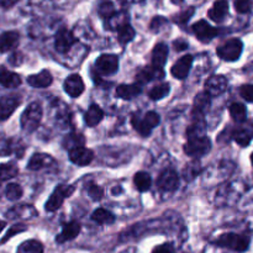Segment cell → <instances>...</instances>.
Instances as JSON below:
<instances>
[{
    "mask_svg": "<svg viewBox=\"0 0 253 253\" xmlns=\"http://www.w3.org/2000/svg\"><path fill=\"white\" fill-rule=\"evenodd\" d=\"M42 120V106L39 103H31L22 113L20 124L25 132L31 133L37 130Z\"/></svg>",
    "mask_w": 253,
    "mask_h": 253,
    "instance_id": "1",
    "label": "cell"
},
{
    "mask_svg": "<svg viewBox=\"0 0 253 253\" xmlns=\"http://www.w3.org/2000/svg\"><path fill=\"white\" fill-rule=\"evenodd\" d=\"M215 245L224 249L232 250L236 252H245L250 246V239L245 235L239 234H222L215 240Z\"/></svg>",
    "mask_w": 253,
    "mask_h": 253,
    "instance_id": "2",
    "label": "cell"
},
{
    "mask_svg": "<svg viewBox=\"0 0 253 253\" xmlns=\"http://www.w3.org/2000/svg\"><path fill=\"white\" fill-rule=\"evenodd\" d=\"M161 123V118L157 113L155 111H150V113L146 114L143 118H140L138 115H132L131 119V124H132L133 128L140 133L143 137H147L151 135L152 130L155 127H157Z\"/></svg>",
    "mask_w": 253,
    "mask_h": 253,
    "instance_id": "3",
    "label": "cell"
},
{
    "mask_svg": "<svg viewBox=\"0 0 253 253\" xmlns=\"http://www.w3.org/2000/svg\"><path fill=\"white\" fill-rule=\"evenodd\" d=\"M244 43L240 39H231L217 48V56L226 62H235L241 57Z\"/></svg>",
    "mask_w": 253,
    "mask_h": 253,
    "instance_id": "4",
    "label": "cell"
},
{
    "mask_svg": "<svg viewBox=\"0 0 253 253\" xmlns=\"http://www.w3.org/2000/svg\"><path fill=\"white\" fill-rule=\"evenodd\" d=\"M210 150H211V141L207 136L188 138V142L184 146V152L190 157H200L210 152Z\"/></svg>",
    "mask_w": 253,
    "mask_h": 253,
    "instance_id": "5",
    "label": "cell"
},
{
    "mask_svg": "<svg viewBox=\"0 0 253 253\" xmlns=\"http://www.w3.org/2000/svg\"><path fill=\"white\" fill-rule=\"evenodd\" d=\"M74 192V187H67V185H57L56 189L53 190V193L51 194V197L48 198V200L44 204V209L46 211L53 212L56 210H58L62 207L64 200L67 198H69L72 195V193Z\"/></svg>",
    "mask_w": 253,
    "mask_h": 253,
    "instance_id": "6",
    "label": "cell"
},
{
    "mask_svg": "<svg viewBox=\"0 0 253 253\" xmlns=\"http://www.w3.org/2000/svg\"><path fill=\"white\" fill-rule=\"evenodd\" d=\"M96 71L104 76H111L119 69V57L115 54H101L95 62Z\"/></svg>",
    "mask_w": 253,
    "mask_h": 253,
    "instance_id": "7",
    "label": "cell"
},
{
    "mask_svg": "<svg viewBox=\"0 0 253 253\" xmlns=\"http://www.w3.org/2000/svg\"><path fill=\"white\" fill-rule=\"evenodd\" d=\"M178 185H179V177L177 172L170 168L163 170L157 179V187L162 192H174Z\"/></svg>",
    "mask_w": 253,
    "mask_h": 253,
    "instance_id": "8",
    "label": "cell"
},
{
    "mask_svg": "<svg viewBox=\"0 0 253 253\" xmlns=\"http://www.w3.org/2000/svg\"><path fill=\"white\" fill-rule=\"evenodd\" d=\"M21 104L20 95H6L0 98V123L7 120Z\"/></svg>",
    "mask_w": 253,
    "mask_h": 253,
    "instance_id": "9",
    "label": "cell"
},
{
    "mask_svg": "<svg viewBox=\"0 0 253 253\" xmlns=\"http://www.w3.org/2000/svg\"><path fill=\"white\" fill-rule=\"evenodd\" d=\"M76 42L77 39L69 30L62 29L57 32L56 40H54V47H56V51L59 52V53H66Z\"/></svg>",
    "mask_w": 253,
    "mask_h": 253,
    "instance_id": "10",
    "label": "cell"
},
{
    "mask_svg": "<svg viewBox=\"0 0 253 253\" xmlns=\"http://www.w3.org/2000/svg\"><path fill=\"white\" fill-rule=\"evenodd\" d=\"M193 32H194L195 36H197L202 42H209L211 41L215 36H217L219 30L212 27L210 24H208L205 20H200V21L195 22V24L193 25Z\"/></svg>",
    "mask_w": 253,
    "mask_h": 253,
    "instance_id": "11",
    "label": "cell"
},
{
    "mask_svg": "<svg viewBox=\"0 0 253 253\" xmlns=\"http://www.w3.org/2000/svg\"><path fill=\"white\" fill-rule=\"evenodd\" d=\"M227 84L229 82L225 76H211L205 83V91L210 96H217L226 90Z\"/></svg>",
    "mask_w": 253,
    "mask_h": 253,
    "instance_id": "12",
    "label": "cell"
},
{
    "mask_svg": "<svg viewBox=\"0 0 253 253\" xmlns=\"http://www.w3.org/2000/svg\"><path fill=\"white\" fill-rule=\"evenodd\" d=\"M64 91L72 98H78L84 91V82L79 74H71L68 78L64 81L63 84Z\"/></svg>",
    "mask_w": 253,
    "mask_h": 253,
    "instance_id": "13",
    "label": "cell"
},
{
    "mask_svg": "<svg viewBox=\"0 0 253 253\" xmlns=\"http://www.w3.org/2000/svg\"><path fill=\"white\" fill-rule=\"evenodd\" d=\"M69 160L77 166H88L94 160V153L89 148L81 146L69 151Z\"/></svg>",
    "mask_w": 253,
    "mask_h": 253,
    "instance_id": "14",
    "label": "cell"
},
{
    "mask_svg": "<svg viewBox=\"0 0 253 253\" xmlns=\"http://www.w3.org/2000/svg\"><path fill=\"white\" fill-rule=\"evenodd\" d=\"M192 64L193 56L185 54V56H183L182 58H179L174 64H173L172 69H170V73H172V76L177 79L187 78V76L190 72V68H192Z\"/></svg>",
    "mask_w": 253,
    "mask_h": 253,
    "instance_id": "15",
    "label": "cell"
},
{
    "mask_svg": "<svg viewBox=\"0 0 253 253\" xmlns=\"http://www.w3.org/2000/svg\"><path fill=\"white\" fill-rule=\"evenodd\" d=\"M81 224L78 221L67 222L62 227L61 234L57 235L56 242L57 244H64L67 241H72V240H74L78 236L79 232H81Z\"/></svg>",
    "mask_w": 253,
    "mask_h": 253,
    "instance_id": "16",
    "label": "cell"
},
{
    "mask_svg": "<svg viewBox=\"0 0 253 253\" xmlns=\"http://www.w3.org/2000/svg\"><path fill=\"white\" fill-rule=\"evenodd\" d=\"M163 77H165L163 69L151 66L141 69L136 76V79H137L138 83H148V82L155 81V79H162Z\"/></svg>",
    "mask_w": 253,
    "mask_h": 253,
    "instance_id": "17",
    "label": "cell"
},
{
    "mask_svg": "<svg viewBox=\"0 0 253 253\" xmlns=\"http://www.w3.org/2000/svg\"><path fill=\"white\" fill-rule=\"evenodd\" d=\"M227 14H229V4H227L226 0H217L208 12L210 19L215 22L224 21Z\"/></svg>",
    "mask_w": 253,
    "mask_h": 253,
    "instance_id": "18",
    "label": "cell"
},
{
    "mask_svg": "<svg viewBox=\"0 0 253 253\" xmlns=\"http://www.w3.org/2000/svg\"><path fill=\"white\" fill-rule=\"evenodd\" d=\"M19 41L20 35L16 31L4 32L0 35V52L5 53V52L11 51L19 44Z\"/></svg>",
    "mask_w": 253,
    "mask_h": 253,
    "instance_id": "19",
    "label": "cell"
},
{
    "mask_svg": "<svg viewBox=\"0 0 253 253\" xmlns=\"http://www.w3.org/2000/svg\"><path fill=\"white\" fill-rule=\"evenodd\" d=\"M0 84L5 88H17L21 84V78L15 72L9 71L5 67H0Z\"/></svg>",
    "mask_w": 253,
    "mask_h": 253,
    "instance_id": "20",
    "label": "cell"
},
{
    "mask_svg": "<svg viewBox=\"0 0 253 253\" xmlns=\"http://www.w3.org/2000/svg\"><path fill=\"white\" fill-rule=\"evenodd\" d=\"M52 82H53L52 74L48 71H46V69L40 72V73L34 74V76H30L27 78V83L32 88H47V86L51 85Z\"/></svg>",
    "mask_w": 253,
    "mask_h": 253,
    "instance_id": "21",
    "label": "cell"
},
{
    "mask_svg": "<svg viewBox=\"0 0 253 253\" xmlns=\"http://www.w3.org/2000/svg\"><path fill=\"white\" fill-rule=\"evenodd\" d=\"M142 93V88L140 84H121L116 88V95L125 100H131Z\"/></svg>",
    "mask_w": 253,
    "mask_h": 253,
    "instance_id": "22",
    "label": "cell"
},
{
    "mask_svg": "<svg viewBox=\"0 0 253 253\" xmlns=\"http://www.w3.org/2000/svg\"><path fill=\"white\" fill-rule=\"evenodd\" d=\"M232 138L242 147H246L251 143L253 138V128L250 126H240L232 131Z\"/></svg>",
    "mask_w": 253,
    "mask_h": 253,
    "instance_id": "23",
    "label": "cell"
},
{
    "mask_svg": "<svg viewBox=\"0 0 253 253\" xmlns=\"http://www.w3.org/2000/svg\"><path fill=\"white\" fill-rule=\"evenodd\" d=\"M53 163L51 156L46 155V153H35L31 158H30L29 163H27V168L30 170H40L42 168H47Z\"/></svg>",
    "mask_w": 253,
    "mask_h": 253,
    "instance_id": "24",
    "label": "cell"
},
{
    "mask_svg": "<svg viewBox=\"0 0 253 253\" xmlns=\"http://www.w3.org/2000/svg\"><path fill=\"white\" fill-rule=\"evenodd\" d=\"M168 57V47L166 43H157L152 51V66L163 69Z\"/></svg>",
    "mask_w": 253,
    "mask_h": 253,
    "instance_id": "25",
    "label": "cell"
},
{
    "mask_svg": "<svg viewBox=\"0 0 253 253\" xmlns=\"http://www.w3.org/2000/svg\"><path fill=\"white\" fill-rule=\"evenodd\" d=\"M104 118V111L101 110V108L99 105H90V108L86 110L85 115H84V121H85L86 125L89 127H94V126L98 125Z\"/></svg>",
    "mask_w": 253,
    "mask_h": 253,
    "instance_id": "26",
    "label": "cell"
},
{
    "mask_svg": "<svg viewBox=\"0 0 253 253\" xmlns=\"http://www.w3.org/2000/svg\"><path fill=\"white\" fill-rule=\"evenodd\" d=\"M210 103H211V96L207 93V91H203L199 93L195 96L194 100V114H200V115H204L205 111L209 109Z\"/></svg>",
    "mask_w": 253,
    "mask_h": 253,
    "instance_id": "27",
    "label": "cell"
},
{
    "mask_svg": "<svg viewBox=\"0 0 253 253\" xmlns=\"http://www.w3.org/2000/svg\"><path fill=\"white\" fill-rule=\"evenodd\" d=\"M133 183H135V187L138 192H147L152 185V178L148 173L138 172L133 177Z\"/></svg>",
    "mask_w": 253,
    "mask_h": 253,
    "instance_id": "28",
    "label": "cell"
},
{
    "mask_svg": "<svg viewBox=\"0 0 253 253\" xmlns=\"http://www.w3.org/2000/svg\"><path fill=\"white\" fill-rule=\"evenodd\" d=\"M91 219H93V221L98 222L100 225H110L115 221V215L109 211V210L100 208V209H96L93 212Z\"/></svg>",
    "mask_w": 253,
    "mask_h": 253,
    "instance_id": "29",
    "label": "cell"
},
{
    "mask_svg": "<svg viewBox=\"0 0 253 253\" xmlns=\"http://www.w3.org/2000/svg\"><path fill=\"white\" fill-rule=\"evenodd\" d=\"M84 142H85V138H84V136L82 135V133L73 132V133H69V135H67L66 137H64L62 145H63V147L66 148V150L72 151L73 148L83 146Z\"/></svg>",
    "mask_w": 253,
    "mask_h": 253,
    "instance_id": "30",
    "label": "cell"
},
{
    "mask_svg": "<svg viewBox=\"0 0 253 253\" xmlns=\"http://www.w3.org/2000/svg\"><path fill=\"white\" fill-rule=\"evenodd\" d=\"M230 115L236 123H244L247 118V109L244 104L234 103L230 105Z\"/></svg>",
    "mask_w": 253,
    "mask_h": 253,
    "instance_id": "31",
    "label": "cell"
},
{
    "mask_svg": "<svg viewBox=\"0 0 253 253\" xmlns=\"http://www.w3.org/2000/svg\"><path fill=\"white\" fill-rule=\"evenodd\" d=\"M17 253H43V246L37 240H29L20 245Z\"/></svg>",
    "mask_w": 253,
    "mask_h": 253,
    "instance_id": "32",
    "label": "cell"
},
{
    "mask_svg": "<svg viewBox=\"0 0 253 253\" xmlns=\"http://www.w3.org/2000/svg\"><path fill=\"white\" fill-rule=\"evenodd\" d=\"M19 168L15 163H1L0 165V180H9L16 177Z\"/></svg>",
    "mask_w": 253,
    "mask_h": 253,
    "instance_id": "33",
    "label": "cell"
},
{
    "mask_svg": "<svg viewBox=\"0 0 253 253\" xmlns=\"http://www.w3.org/2000/svg\"><path fill=\"white\" fill-rule=\"evenodd\" d=\"M118 30H119V34H118L119 42H120L121 44H126V43H128V42H131L136 35L133 27L128 24L123 25V26Z\"/></svg>",
    "mask_w": 253,
    "mask_h": 253,
    "instance_id": "34",
    "label": "cell"
},
{
    "mask_svg": "<svg viewBox=\"0 0 253 253\" xmlns=\"http://www.w3.org/2000/svg\"><path fill=\"white\" fill-rule=\"evenodd\" d=\"M170 91V85L168 83H162L158 84V85L153 86L152 89L148 93V96H150L152 100H161L165 96H167Z\"/></svg>",
    "mask_w": 253,
    "mask_h": 253,
    "instance_id": "35",
    "label": "cell"
},
{
    "mask_svg": "<svg viewBox=\"0 0 253 253\" xmlns=\"http://www.w3.org/2000/svg\"><path fill=\"white\" fill-rule=\"evenodd\" d=\"M5 195L11 202H16L22 197V188L16 183H10L5 188Z\"/></svg>",
    "mask_w": 253,
    "mask_h": 253,
    "instance_id": "36",
    "label": "cell"
},
{
    "mask_svg": "<svg viewBox=\"0 0 253 253\" xmlns=\"http://www.w3.org/2000/svg\"><path fill=\"white\" fill-rule=\"evenodd\" d=\"M199 172H200L199 162L194 161V162H190L189 165L184 168V170H183V174H184L185 180L190 182V180H193L198 174H199Z\"/></svg>",
    "mask_w": 253,
    "mask_h": 253,
    "instance_id": "37",
    "label": "cell"
},
{
    "mask_svg": "<svg viewBox=\"0 0 253 253\" xmlns=\"http://www.w3.org/2000/svg\"><path fill=\"white\" fill-rule=\"evenodd\" d=\"M99 15L104 19H111L115 16V7L111 1H103L99 5Z\"/></svg>",
    "mask_w": 253,
    "mask_h": 253,
    "instance_id": "38",
    "label": "cell"
},
{
    "mask_svg": "<svg viewBox=\"0 0 253 253\" xmlns=\"http://www.w3.org/2000/svg\"><path fill=\"white\" fill-rule=\"evenodd\" d=\"M85 190L86 193H88L89 197L91 198L93 200H95V202H98V200H101V198H103L104 195V190L103 188L99 187V185L94 184V183H88V184L85 185Z\"/></svg>",
    "mask_w": 253,
    "mask_h": 253,
    "instance_id": "39",
    "label": "cell"
},
{
    "mask_svg": "<svg viewBox=\"0 0 253 253\" xmlns=\"http://www.w3.org/2000/svg\"><path fill=\"white\" fill-rule=\"evenodd\" d=\"M252 1L251 0H236L235 1V9L240 14H247L251 11Z\"/></svg>",
    "mask_w": 253,
    "mask_h": 253,
    "instance_id": "40",
    "label": "cell"
},
{
    "mask_svg": "<svg viewBox=\"0 0 253 253\" xmlns=\"http://www.w3.org/2000/svg\"><path fill=\"white\" fill-rule=\"evenodd\" d=\"M24 231H26V226H25V225H22V224L14 225V226H12L11 229H10L9 231H7V234L5 235L4 239L1 240V244H5V242H6L9 239H11V237L14 236V235L20 234V232H24Z\"/></svg>",
    "mask_w": 253,
    "mask_h": 253,
    "instance_id": "41",
    "label": "cell"
},
{
    "mask_svg": "<svg viewBox=\"0 0 253 253\" xmlns=\"http://www.w3.org/2000/svg\"><path fill=\"white\" fill-rule=\"evenodd\" d=\"M240 94L242 98L249 103H253V85L252 84H245L240 88Z\"/></svg>",
    "mask_w": 253,
    "mask_h": 253,
    "instance_id": "42",
    "label": "cell"
},
{
    "mask_svg": "<svg viewBox=\"0 0 253 253\" xmlns=\"http://www.w3.org/2000/svg\"><path fill=\"white\" fill-rule=\"evenodd\" d=\"M166 24H167V20H166L165 17L157 16V17H155V19L152 20L150 27H151V30H152V31H158V30H160L162 26H165Z\"/></svg>",
    "mask_w": 253,
    "mask_h": 253,
    "instance_id": "43",
    "label": "cell"
},
{
    "mask_svg": "<svg viewBox=\"0 0 253 253\" xmlns=\"http://www.w3.org/2000/svg\"><path fill=\"white\" fill-rule=\"evenodd\" d=\"M193 12H194V9H189V10H188V11L182 12V14H180L179 16H178L177 19H175V21H177L178 24H180V25H184L185 22H188V20H189L190 17H192Z\"/></svg>",
    "mask_w": 253,
    "mask_h": 253,
    "instance_id": "44",
    "label": "cell"
},
{
    "mask_svg": "<svg viewBox=\"0 0 253 253\" xmlns=\"http://www.w3.org/2000/svg\"><path fill=\"white\" fill-rule=\"evenodd\" d=\"M152 253H175V251L169 244H165L156 247V249L152 251Z\"/></svg>",
    "mask_w": 253,
    "mask_h": 253,
    "instance_id": "45",
    "label": "cell"
},
{
    "mask_svg": "<svg viewBox=\"0 0 253 253\" xmlns=\"http://www.w3.org/2000/svg\"><path fill=\"white\" fill-rule=\"evenodd\" d=\"M173 46H174L175 49H178V51H183V49L187 48L188 43H187V41H184V40L179 39V40H177V41L173 42Z\"/></svg>",
    "mask_w": 253,
    "mask_h": 253,
    "instance_id": "46",
    "label": "cell"
},
{
    "mask_svg": "<svg viewBox=\"0 0 253 253\" xmlns=\"http://www.w3.org/2000/svg\"><path fill=\"white\" fill-rule=\"evenodd\" d=\"M14 1L15 0H0V6H10Z\"/></svg>",
    "mask_w": 253,
    "mask_h": 253,
    "instance_id": "47",
    "label": "cell"
},
{
    "mask_svg": "<svg viewBox=\"0 0 253 253\" xmlns=\"http://www.w3.org/2000/svg\"><path fill=\"white\" fill-rule=\"evenodd\" d=\"M5 226H6V222L2 221V220H0V232H1L2 230H4Z\"/></svg>",
    "mask_w": 253,
    "mask_h": 253,
    "instance_id": "48",
    "label": "cell"
},
{
    "mask_svg": "<svg viewBox=\"0 0 253 253\" xmlns=\"http://www.w3.org/2000/svg\"><path fill=\"white\" fill-rule=\"evenodd\" d=\"M251 163H252V166H253V153L251 155Z\"/></svg>",
    "mask_w": 253,
    "mask_h": 253,
    "instance_id": "49",
    "label": "cell"
},
{
    "mask_svg": "<svg viewBox=\"0 0 253 253\" xmlns=\"http://www.w3.org/2000/svg\"><path fill=\"white\" fill-rule=\"evenodd\" d=\"M0 195H1V184H0Z\"/></svg>",
    "mask_w": 253,
    "mask_h": 253,
    "instance_id": "50",
    "label": "cell"
}]
</instances>
